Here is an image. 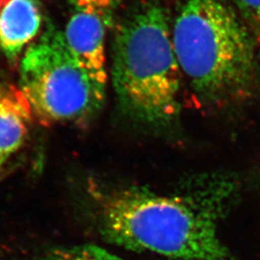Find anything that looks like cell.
<instances>
[{
  "instance_id": "cell-1",
  "label": "cell",
  "mask_w": 260,
  "mask_h": 260,
  "mask_svg": "<svg viewBox=\"0 0 260 260\" xmlns=\"http://www.w3.org/2000/svg\"><path fill=\"white\" fill-rule=\"evenodd\" d=\"M91 189L98 230L112 244L172 260H238L218 229L235 193L228 177L173 194L135 186Z\"/></svg>"
},
{
  "instance_id": "cell-2",
  "label": "cell",
  "mask_w": 260,
  "mask_h": 260,
  "mask_svg": "<svg viewBox=\"0 0 260 260\" xmlns=\"http://www.w3.org/2000/svg\"><path fill=\"white\" fill-rule=\"evenodd\" d=\"M172 37L180 71L203 104L222 107L251 93L252 35L225 0H184Z\"/></svg>"
},
{
  "instance_id": "cell-3",
  "label": "cell",
  "mask_w": 260,
  "mask_h": 260,
  "mask_svg": "<svg viewBox=\"0 0 260 260\" xmlns=\"http://www.w3.org/2000/svg\"><path fill=\"white\" fill-rule=\"evenodd\" d=\"M180 74L165 11L143 5L113 43L112 81L121 109L144 125H171L180 113Z\"/></svg>"
},
{
  "instance_id": "cell-4",
  "label": "cell",
  "mask_w": 260,
  "mask_h": 260,
  "mask_svg": "<svg viewBox=\"0 0 260 260\" xmlns=\"http://www.w3.org/2000/svg\"><path fill=\"white\" fill-rule=\"evenodd\" d=\"M19 90L32 115L45 124L88 121L101 109L105 96V87L77 63L64 34L54 29H48L25 51Z\"/></svg>"
},
{
  "instance_id": "cell-5",
  "label": "cell",
  "mask_w": 260,
  "mask_h": 260,
  "mask_svg": "<svg viewBox=\"0 0 260 260\" xmlns=\"http://www.w3.org/2000/svg\"><path fill=\"white\" fill-rule=\"evenodd\" d=\"M64 38L77 63L96 83L106 87L105 21L96 16L78 12L70 19Z\"/></svg>"
},
{
  "instance_id": "cell-6",
  "label": "cell",
  "mask_w": 260,
  "mask_h": 260,
  "mask_svg": "<svg viewBox=\"0 0 260 260\" xmlns=\"http://www.w3.org/2000/svg\"><path fill=\"white\" fill-rule=\"evenodd\" d=\"M42 14L36 0H8L0 8V48L15 59L37 36Z\"/></svg>"
},
{
  "instance_id": "cell-7",
  "label": "cell",
  "mask_w": 260,
  "mask_h": 260,
  "mask_svg": "<svg viewBox=\"0 0 260 260\" xmlns=\"http://www.w3.org/2000/svg\"><path fill=\"white\" fill-rule=\"evenodd\" d=\"M32 116L19 89L0 88V172L22 147Z\"/></svg>"
},
{
  "instance_id": "cell-8",
  "label": "cell",
  "mask_w": 260,
  "mask_h": 260,
  "mask_svg": "<svg viewBox=\"0 0 260 260\" xmlns=\"http://www.w3.org/2000/svg\"><path fill=\"white\" fill-rule=\"evenodd\" d=\"M37 260H125L95 245H76L51 250Z\"/></svg>"
},
{
  "instance_id": "cell-9",
  "label": "cell",
  "mask_w": 260,
  "mask_h": 260,
  "mask_svg": "<svg viewBox=\"0 0 260 260\" xmlns=\"http://www.w3.org/2000/svg\"><path fill=\"white\" fill-rule=\"evenodd\" d=\"M252 37L260 42V0H233Z\"/></svg>"
},
{
  "instance_id": "cell-10",
  "label": "cell",
  "mask_w": 260,
  "mask_h": 260,
  "mask_svg": "<svg viewBox=\"0 0 260 260\" xmlns=\"http://www.w3.org/2000/svg\"><path fill=\"white\" fill-rule=\"evenodd\" d=\"M78 12L96 16L104 21L111 15L116 0H70Z\"/></svg>"
},
{
  "instance_id": "cell-11",
  "label": "cell",
  "mask_w": 260,
  "mask_h": 260,
  "mask_svg": "<svg viewBox=\"0 0 260 260\" xmlns=\"http://www.w3.org/2000/svg\"><path fill=\"white\" fill-rule=\"evenodd\" d=\"M7 1H8V0H0V8H1Z\"/></svg>"
}]
</instances>
